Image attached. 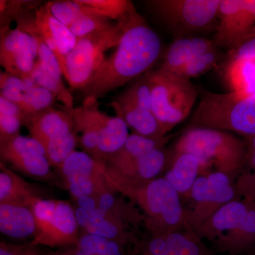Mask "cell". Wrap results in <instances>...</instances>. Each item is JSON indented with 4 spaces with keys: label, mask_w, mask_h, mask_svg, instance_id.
Returning a JSON list of instances; mask_svg holds the SVG:
<instances>
[{
    "label": "cell",
    "mask_w": 255,
    "mask_h": 255,
    "mask_svg": "<svg viewBox=\"0 0 255 255\" xmlns=\"http://www.w3.org/2000/svg\"><path fill=\"white\" fill-rule=\"evenodd\" d=\"M23 152H33L38 155H46L43 145L32 137L22 136L19 135L6 142L0 143L1 157Z\"/></svg>",
    "instance_id": "36"
},
{
    "label": "cell",
    "mask_w": 255,
    "mask_h": 255,
    "mask_svg": "<svg viewBox=\"0 0 255 255\" xmlns=\"http://www.w3.org/2000/svg\"><path fill=\"white\" fill-rule=\"evenodd\" d=\"M172 157V153L162 147L151 150L133 160L115 167L107 164L124 177L139 180H152L156 179L164 169L168 168Z\"/></svg>",
    "instance_id": "18"
},
{
    "label": "cell",
    "mask_w": 255,
    "mask_h": 255,
    "mask_svg": "<svg viewBox=\"0 0 255 255\" xmlns=\"http://www.w3.org/2000/svg\"><path fill=\"white\" fill-rule=\"evenodd\" d=\"M128 18L77 39L75 48L66 57L62 68L63 76L72 88L81 90L91 80L105 61L107 50L120 43Z\"/></svg>",
    "instance_id": "7"
},
{
    "label": "cell",
    "mask_w": 255,
    "mask_h": 255,
    "mask_svg": "<svg viewBox=\"0 0 255 255\" xmlns=\"http://www.w3.org/2000/svg\"><path fill=\"white\" fill-rule=\"evenodd\" d=\"M87 233L128 244L134 241L133 236L126 229L124 221L97 208L92 211L91 217L85 228Z\"/></svg>",
    "instance_id": "23"
},
{
    "label": "cell",
    "mask_w": 255,
    "mask_h": 255,
    "mask_svg": "<svg viewBox=\"0 0 255 255\" xmlns=\"http://www.w3.org/2000/svg\"><path fill=\"white\" fill-rule=\"evenodd\" d=\"M47 4L53 16L68 28L79 16L88 11V6L80 0L50 1Z\"/></svg>",
    "instance_id": "34"
},
{
    "label": "cell",
    "mask_w": 255,
    "mask_h": 255,
    "mask_svg": "<svg viewBox=\"0 0 255 255\" xmlns=\"http://www.w3.org/2000/svg\"><path fill=\"white\" fill-rule=\"evenodd\" d=\"M117 117L123 119L134 134L149 138L159 139L167 136L162 126L150 111L138 107L119 95L111 104Z\"/></svg>",
    "instance_id": "17"
},
{
    "label": "cell",
    "mask_w": 255,
    "mask_h": 255,
    "mask_svg": "<svg viewBox=\"0 0 255 255\" xmlns=\"http://www.w3.org/2000/svg\"><path fill=\"white\" fill-rule=\"evenodd\" d=\"M87 6H88L87 12L79 16L69 28L77 39L106 29L114 23L110 18L96 14L93 8Z\"/></svg>",
    "instance_id": "32"
},
{
    "label": "cell",
    "mask_w": 255,
    "mask_h": 255,
    "mask_svg": "<svg viewBox=\"0 0 255 255\" xmlns=\"http://www.w3.org/2000/svg\"><path fill=\"white\" fill-rule=\"evenodd\" d=\"M30 208L36 223L32 245L58 247L77 244L78 224L70 203L37 198Z\"/></svg>",
    "instance_id": "9"
},
{
    "label": "cell",
    "mask_w": 255,
    "mask_h": 255,
    "mask_svg": "<svg viewBox=\"0 0 255 255\" xmlns=\"http://www.w3.org/2000/svg\"><path fill=\"white\" fill-rule=\"evenodd\" d=\"M38 43L31 33L9 26L0 29V64L5 72L32 81V73L38 58Z\"/></svg>",
    "instance_id": "13"
},
{
    "label": "cell",
    "mask_w": 255,
    "mask_h": 255,
    "mask_svg": "<svg viewBox=\"0 0 255 255\" xmlns=\"http://www.w3.org/2000/svg\"><path fill=\"white\" fill-rule=\"evenodd\" d=\"M201 174L199 160L188 153L172 154V159L164 179L179 195L190 197L191 189Z\"/></svg>",
    "instance_id": "21"
},
{
    "label": "cell",
    "mask_w": 255,
    "mask_h": 255,
    "mask_svg": "<svg viewBox=\"0 0 255 255\" xmlns=\"http://www.w3.org/2000/svg\"><path fill=\"white\" fill-rule=\"evenodd\" d=\"M23 124L28 128L31 137L42 145L74 131L71 114L53 107L26 116Z\"/></svg>",
    "instance_id": "16"
},
{
    "label": "cell",
    "mask_w": 255,
    "mask_h": 255,
    "mask_svg": "<svg viewBox=\"0 0 255 255\" xmlns=\"http://www.w3.org/2000/svg\"><path fill=\"white\" fill-rule=\"evenodd\" d=\"M216 47L214 40L199 37L177 38L169 46L159 70L166 73H173L198 55Z\"/></svg>",
    "instance_id": "19"
},
{
    "label": "cell",
    "mask_w": 255,
    "mask_h": 255,
    "mask_svg": "<svg viewBox=\"0 0 255 255\" xmlns=\"http://www.w3.org/2000/svg\"><path fill=\"white\" fill-rule=\"evenodd\" d=\"M219 60V52L216 48H214L198 55L173 73H170L191 80V78H197L214 68L217 65Z\"/></svg>",
    "instance_id": "31"
},
{
    "label": "cell",
    "mask_w": 255,
    "mask_h": 255,
    "mask_svg": "<svg viewBox=\"0 0 255 255\" xmlns=\"http://www.w3.org/2000/svg\"><path fill=\"white\" fill-rule=\"evenodd\" d=\"M226 80L232 92L255 95V59L230 61Z\"/></svg>",
    "instance_id": "27"
},
{
    "label": "cell",
    "mask_w": 255,
    "mask_h": 255,
    "mask_svg": "<svg viewBox=\"0 0 255 255\" xmlns=\"http://www.w3.org/2000/svg\"><path fill=\"white\" fill-rule=\"evenodd\" d=\"M247 142L223 130L191 128L176 142L173 155L188 153L199 160L201 173L214 167L234 179L246 164Z\"/></svg>",
    "instance_id": "4"
},
{
    "label": "cell",
    "mask_w": 255,
    "mask_h": 255,
    "mask_svg": "<svg viewBox=\"0 0 255 255\" xmlns=\"http://www.w3.org/2000/svg\"><path fill=\"white\" fill-rule=\"evenodd\" d=\"M178 38L208 29L218 17L221 0L145 1Z\"/></svg>",
    "instance_id": "10"
},
{
    "label": "cell",
    "mask_w": 255,
    "mask_h": 255,
    "mask_svg": "<svg viewBox=\"0 0 255 255\" xmlns=\"http://www.w3.org/2000/svg\"><path fill=\"white\" fill-rule=\"evenodd\" d=\"M36 1H0V20L1 27L9 26L13 20L27 9L36 8Z\"/></svg>",
    "instance_id": "37"
},
{
    "label": "cell",
    "mask_w": 255,
    "mask_h": 255,
    "mask_svg": "<svg viewBox=\"0 0 255 255\" xmlns=\"http://www.w3.org/2000/svg\"><path fill=\"white\" fill-rule=\"evenodd\" d=\"M70 194L78 199L98 196L112 189L107 180V162L85 152L74 151L58 167Z\"/></svg>",
    "instance_id": "12"
},
{
    "label": "cell",
    "mask_w": 255,
    "mask_h": 255,
    "mask_svg": "<svg viewBox=\"0 0 255 255\" xmlns=\"http://www.w3.org/2000/svg\"><path fill=\"white\" fill-rule=\"evenodd\" d=\"M78 207L87 210H95L98 208L97 196H85L77 199Z\"/></svg>",
    "instance_id": "43"
},
{
    "label": "cell",
    "mask_w": 255,
    "mask_h": 255,
    "mask_svg": "<svg viewBox=\"0 0 255 255\" xmlns=\"http://www.w3.org/2000/svg\"><path fill=\"white\" fill-rule=\"evenodd\" d=\"M254 37H255V25L254 26H253V28H252L251 31L248 32V34H247L246 36L244 37V38H243V41H241V43H243V41H246V40L250 39V38H254Z\"/></svg>",
    "instance_id": "44"
},
{
    "label": "cell",
    "mask_w": 255,
    "mask_h": 255,
    "mask_svg": "<svg viewBox=\"0 0 255 255\" xmlns=\"http://www.w3.org/2000/svg\"><path fill=\"white\" fill-rule=\"evenodd\" d=\"M73 255H125L119 242L85 233L79 238Z\"/></svg>",
    "instance_id": "28"
},
{
    "label": "cell",
    "mask_w": 255,
    "mask_h": 255,
    "mask_svg": "<svg viewBox=\"0 0 255 255\" xmlns=\"http://www.w3.org/2000/svg\"><path fill=\"white\" fill-rule=\"evenodd\" d=\"M77 142L78 137L73 131L43 145L50 166L59 167L65 159L75 151Z\"/></svg>",
    "instance_id": "33"
},
{
    "label": "cell",
    "mask_w": 255,
    "mask_h": 255,
    "mask_svg": "<svg viewBox=\"0 0 255 255\" xmlns=\"http://www.w3.org/2000/svg\"><path fill=\"white\" fill-rule=\"evenodd\" d=\"M247 145L246 164L255 171V134L248 137Z\"/></svg>",
    "instance_id": "42"
},
{
    "label": "cell",
    "mask_w": 255,
    "mask_h": 255,
    "mask_svg": "<svg viewBox=\"0 0 255 255\" xmlns=\"http://www.w3.org/2000/svg\"><path fill=\"white\" fill-rule=\"evenodd\" d=\"M236 187L237 199L213 215L197 235L220 253L247 255L255 248V175L241 176Z\"/></svg>",
    "instance_id": "2"
},
{
    "label": "cell",
    "mask_w": 255,
    "mask_h": 255,
    "mask_svg": "<svg viewBox=\"0 0 255 255\" xmlns=\"http://www.w3.org/2000/svg\"><path fill=\"white\" fill-rule=\"evenodd\" d=\"M0 204H11L31 207L37 198L30 184L0 163Z\"/></svg>",
    "instance_id": "22"
},
{
    "label": "cell",
    "mask_w": 255,
    "mask_h": 255,
    "mask_svg": "<svg viewBox=\"0 0 255 255\" xmlns=\"http://www.w3.org/2000/svg\"><path fill=\"white\" fill-rule=\"evenodd\" d=\"M152 113L167 134L190 114L197 90L190 80L160 70L150 72Z\"/></svg>",
    "instance_id": "8"
},
{
    "label": "cell",
    "mask_w": 255,
    "mask_h": 255,
    "mask_svg": "<svg viewBox=\"0 0 255 255\" xmlns=\"http://www.w3.org/2000/svg\"><path fill=\"white\" fill-rule=\"evenodd\" d=\"M170 136L162 138H149L132 133L128 137L123 147L105 161L109 165L118 166L157 148H162L169 141Z\"/></svg>",
    "instance_id": "26"
},
{
    "label": "cell",
    "mask_w": 255,
    "mask_h": 255,
    "mask_svg": "<svg viewBox=\"0 0 255 255\" xmlns=\"http://www.w3.org/2000/svg\"><path fill=\"white\" fill-rule=\"evenodd\" d=\"M31 246H13L4 242L0 243V255H39L36 250Z\"/></svg>",
    "instance_id": "41"
},
{
    "label": "cell",
    "mask_w": 255,
    "mask_h": 255,
    "mask_svg": "<svg viewBox=\"0 0 255 255\" xmlns=\"http://www.w3.org/2000/svg\"><path fill=\"white\" fill-rule=\"evenodd\" d=\"M106 175L114 191L122 193L143 211L152 237L189 226L179 194L164 177L139 180L121 175L108 165Z\"/></svg>",
    "instance_id": "3"
},
{
    "label": "cell",
    "mask_w": 255,
    "mask_h": 255,
    "mask_svg": "<svg viewBox=\"0 0 255 255\" xmlns=\"http://www.w3.org/2000/svg\"><path fill=\"white\" fill-rule=\"evenodd\" d=\"M246 255H255V248L251 250Z\"/></svg>",
    "instance_id": "45"
},
{
    "label": "cell",
    "mask_w": 255,
    "mask_h": 255,
    "mask_svg": "<svg viewBox=\"0 0 255 255\" xmlns=\"http://www.w3.org/2000/svg\"><path fill=\"white\" fill-rule=\"evenodd\" d=\"M0 231L5 236L16 239L34 236L36 223L31 208L0 204Z\"/></svg>",
    "instance_id": "20"
},
{
    "label": "cell",
    "mask_w": 255,
    "mask_h": 255,
    "mask_svg": "<svg viewBox=\"0 0 255 255\" xmlns=\"http://www.w3.org/2000/svg\"><path fill=\"white\" fill-rule=\"evenodd\" d=\"M216 46H237L255 25V0H221Z\"/></svg>",
    "instance_id": "14"
},
{
    "label": "cell",
    "mask_w": 255,
    "mask_h": 255,
    "mask_svg": "<svg viewBox=\"0 0 255 255\" xmlns=\"http://www.w3.org/2000/svg\"><path fill=\"white\" fill-rule=\"evenodd\" d=\"M25 117L0 113V143L19 135Z\"/></svg>",
    "instance_id": "38"
},
{
    "label": "cell",
    "mask_w": 255,
    "mask_h": 255,
    "mask_svg": "<svg viewBox=\"0 0 255 255\" xmlns=\"http://www.w3.org/2000/svg\"><path fill=\"white\" fill-rule=\"evenodd\" d=\"M33 85H35L33 82L26 81L6 72H1L0 74V90L11 89L20 92H26Z\"/></svg>",
    "instance_id": "40"
},
{
    "label": "cell",
    "mask_w": 255,
    "mask_h": 255,
    "mask_svg": "<svg viewBox=\"0 0 255 255\" xmlns=\"http://www.w3.org/2000/svg\"><path fill=\"white\" fill-rule=\"evenodd\" d=\"M141 255H150L147 254V253H142V252Z\"/></svg>",
    "instance_id": "46"
},
{
    "label": "cell",
    "mask_w": 255,
    "mask_h": 255,
    "mask_svg": "<svg viewBox=\"0 0 255 255\" xmlns=\"http://www.w3.org/2000/svg\"><path fill=\"white\" fill-rule=\"evenodd\" d=\"M121 95L138 107L152 112L150 72L137 79Z\"/></svg>",
    "instance_id": "35"
},
{
    "label": "cell",
    "mask_w": 255,
    "mask_h": 255,
    "mask_svg": "<svg viewBox=\"0 0 255 255\" xmlns=\"http://www.w3.org/2000/svg\"><path fill=\"white\" fill-rule=\"evenodd\" d=\"M95 9L96 14L116 21L127 19L136 11L131 1L128 0H80Z\"/></svg>",
    "instance_id": "30"
},
{
    "label": "cell",
    "mask_w": 255,
    "mask_h": 255,
    "mask_svg": "<svg viewBox=\"0 0 255 255\" xmlns=\"http://www.w3.org/2000/svg\"><path fill=\"white\" fill-rule=\"evenodd\" d=\"M70 114L74 132L76 135L81 133L82 148L95 158L107 160L123 147L130 135L123 119L104 113L96 99H84L81 107L74 109Z\"/></svg>",
    "instance_id": "6"
},
{
    "label": "cell",
    "mask_w": 255,
    "mask_h": 255,
    "mask_svg": "<svg viewBox=\"0 0 255 255\" xmlns=\"http://www.w3.org/2000/svg\"><path fill=\"white\" fill-rule=\"evenodd\" d=\"M162 52L158 35L137 11L126 23L123 36L112 55L81 91L84 99L98 100L133 79L145 75L157 63Z\"/></svg>",
    "instance_id": "1"
},
{
    "label": "cell",
    "mask_w": 255,
    "mask_h": 255,
    "mask_svg": "<svg viewBox=\"0 0 255 255\" xmlns=\"http://www.w3.org/2000/svg\"><path fill=\"white\" fill-rule=\"evenodd\" d=\"M191 128L233 131L248 137L255 135V95L204 91L188 126Z\"/></svg>",
    "instance_id": "5"
},
{
    "label": "cell",
    "mask_w": 255,
    "mask_h": 255,
    "mask_svg": "<svg viewBox=\"0 0 255 255\" xmlns=\"http://www.w3.org/2000/svg\"><path fill=\"white\" fill-rule=\"evenodd\" d=\"M161 236L167 243V255H214L189 226Z\"/></svg>",
    "instance_id": "25"
},
{
    "label": "cell",
    "mask_w": 255,
    "mask_h": 255,
    "mask_svg": "<svg viewBox=\"0 0 255 255\" xmlns=\"http://www.w3.org/2000/svg\"></svg>",
    "instance_id": "48"
},
{
    "label": "cell",
    "mask_w": 255,
    "mask_h": 255,
    "mask_svg": "<svg viewBox=\"0 0 255 255\" xmlns=\"http://www.w3.org/2000/svg\"><path fill=\"white\" fill-rule=\"evenodd\" d=\"M238 196L233 179L227 174L214 171L199 176L191 191L194 207L186 211L188 225L197 234L213 215Z\"/></svg>",
    "instance_id": "11"
},
{
    "label": "cell",
    "mask_w": 255,
    "mask_h": 255,
    "mask_svg": "<svg viewBox=\"0 0 255 255\" xmlns=\"http://www.w3.org/2000/svg\"><path fill=\"white\" fill-rule=\"evenodd\" d=\"M15 168L31 177L45 178L51 173L50 164L46 155H38L33 152L14 154L1 157Z\"/></svg>",
    "instance_id": "29"
},
{
    "label": "cell",
    "mask_w": 255,
    "mask_h": 255,
    "mask_svg": "<svg viewBox=\"0 0 255 255\" xmlns=\"http://www.w3.org/2000/svg\"><path fill=\"white\" fill-rule=\"evenodd\" d=\"M69 255L66 254H58V255Z\"/></svg>",
    "instance_id": "47"
},
{
    "label": "cell",
    "mask_w": 255,
    "mask_h": 255,
    "mask_svg": "<svg viewBox=\"0 0 255 255\" xmlns=\"http://www.w3.org/2000/svg\"><path fill=\"white\" fill-rule=\"evenodd\" d=\"M0 95L11 101L26 116L32 115L52 107L55 97L51 92L38 86L33 85L26 92H20L11 89H2Z\"/></svg>",
    "instance_id": "24"
},
{
    "label": "cell",
    "mask_w": 255,
    "mask_h": 255,
    "mask_svg": "<svg viewBox=\"0 0 255 255\" xmlns=\"http://www.w3.org/2000/svg\"><path fill=\"white\" fill-rule=\"evenodd\" d=\"M228 56L230 61L237 59H255V37L230 48Z\"/></svg>",
    "instance_id": "39"
},
{
    "label": "cell",
    "mask_w": 255,
    "mask_h": 255,
    "mask_svg": "<svg viewBox=\"0 0 255 255\" xmlns=\"http://www.w3.org/2000/svg\"><path fill=\"white\" fill-rule=\"evenodd\" d=\"M35 23L38 33L54 53L62 70L66 57L76 45V37L53 16L47 3L35 10Z\"/></svg>",
    "instance_id": "15"
}]
</instances>
